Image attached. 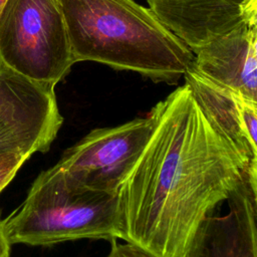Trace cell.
Masks as SVG:
<instances>
[{
    "mask_svg": "<svg viewBox=\"0 0 257 257\" xmlns=\"http://www.w3.org/2000/svg\"><path fill=\"white\" fill-rule=\"evenodd\" d=\"M149 114L151 137L117 194L121 239L157 257H183L199 224L247 171L187 83Z\"/></svg>",
    "mask_w": 257,
    "mask_h": 257,
    "instance_id": "6da1fadb",
    "label": "cell"
},
{
    "mask_svg": "<svg viewBox=\"0 0 257 257\" xmlns=\"http://www.w3.org/2000/svg\"><path fill=\"white\" fill-rule=\"evenodd\" d=\"M74 63L95 61L174 83L194 62L191 49L134 0H59Z\"/></svg>",
    "mask_w": 257,
    "mask_h": 257,
    "instance_id": "7a4b0ae2",
    "label": "cell"
},
{
    "mask_svg": "<svg viewBox=\"0 0 257 257\" xmlns=\"http://www.w3.org/2000/svg\"><path fill=\"white\" fill-rule=\"evenodd\" d=\"M11 245L50 246L78 239H121L117 194L87 189L56 164L32 183L22 205L3 220Z\"/></svg>",
    "mask_w": 257,
    "mask_h": 257,
    "instance_id": "3957f363",
    "label": "cell"
},
{
    "mask_svg": "<svg viewBox=\"0 0 257 257\" xmlns=\"http://www.w3.org/2000/svg\"><path fill=\"white\" fill-rule=\"evenodd\" d=\"M0 61L55 86L74 64L59 0H6L0 8Z\"/></svg>",
    "mask_w": 257,
    "mask_h": 257,
    "instance_id": "277c9868",
    "label": "cell"
},
{
    "mask_svg": "<svg viewBox=\"0 0 257 257\" xmlns=\"http://www.w3.org/2000/svg\"><path fill=\"white\" fill-rule=\"evenodd\" d=\"M154 127L150 114L117 126L95 128L68 148L56 165L75 183L118 194Z\"/></svg>",
    "mask_w": 257,
    "mask_h": 257,
    "instance_id": "5b68a950",
    "label": "cell"
},
{
    "mask_svg": "<svg viewBox=\"0 0 257 257\" xmlns=\"http://www.w3.org/2000/svg\"><path fill=\"white\" fill-rule=\"evenodd\" d=\"M185 83L205 117L257 178V101L211 80L192 64Z\"/></svg>",
    "mask_w": 257,
    "mask_h": 257,
    "instance_id": "8992f818",
    "label": "cell"
},
{
    "mask_svg": "<svg viewBox=\"0 0 257 257\" xmlns=\"http://www.w3.org/2000/svg\"><path fill=\"white\" fill-rule=\"evenodd\" d=\"M224 215L206 216L183 257H257V185L244 176Z\"/></svg>",
    "mask_w": 257,
    "mask_h": 257,
    "instance_id": "52a82bcc",
    "label": "cell"
},
{
    "mask_svg": "<svg viewBox=\"0 0 257 257\" xmlns=\"http://www.w3.org/2000/svg\"><path fill=\"white\" fill-rule=\"evenodd\" d=\"M149 9L194 53L242 22H257V0H147Z\"/></svg>",
    "mask_w": 257,
    "mask_h": 257,
    "instance_id": "ba28073f",
    "label": "cell"
},
{
    "mask_svg": "<svg viewBox=\"0 0 257 257\" xmlns=\"http://www.w3.org/2000/svg\"><path fill=\"white\" fill-rule=\"evenodd\" d=\"M194 66L211 80L257 101V22H242L194 52Z\"/></svg>",
    "mask_w": 257,
    "mask_h": 257,
    "instance_id": "9c48e42d",
    "label": "cell"
},
{
    "mask_svg": "<svg viewBox=\"0 0 257 257\" xmlns=\"http://www.w3.org/2000/svg\"><path fill=\"white\" fill-rule=\"evenodd\" d=\"M63 122L58 105L32 112L0 116V154L49 150Z\"/></svg>",
    "mask_w": 257,
    "mask_h": 257,
    "instance_id": "30bf717a",
    "label": "cell"
},
{
    "mask_svg": "<svg viewBox=\"0 0 257 257\" xmlns=\"http://www.w3.org/2000/svg\"><path fill=\"white\" fill-rule=\"evenodd\" d=\"M54 87L31 80L0 61V116L22 114L56 106Z\"/></svg>",
    "mask_w": 257,
    "mask_h": 257,
    "instance_id": "8fae6325",
    "label": "cell"
},
{
    "mask_svg": "<svg viewBox=\"0 0 257 257\" xmlns=\"http://www.w3.org/2000/svg\"><path fill=\"white\" fill-rule=\"evenodd\" d=\"M32 155L26 152L0 154V193L15 177L18 170Z\"/></svg>",
    "mask_w": 257,
    "mask_h": 257,
    "instance_id": "7c38bea8",
    "label": "cell"
},
{
    "mask_svg": "<svg viewBox=\"0 0 257 257\" xmlns=\"http://www.w3.org/2000/svg\"><path fill=\"white\" fill-rule=\"evenodd\" d=\"M106 257H157L144 248L126 242L125 244H119L116 240L111 241V249Z\"/></svg>",
    "mask_w": 257,
    "mask_h": 257,
    "instance_id": "4fadbf2b",
    "label": "cell"
},
{
    "mask_svg": "<svg viewBox=\"0 0 257 257\" xmlns=\"http://www.w3.org/2000/svg\"><path fill=\"white\" fill-rule=\"evenodd\" d=\"M11 244L5 234L3 220L0 219V257H9Z\"/></svg>",
    "mask_w": 257,
    "mask_h": 257,
    "instance_id": "5bb4252c",
    "label": "cell"
},
{
    "mask_svg": "<svg viewBox=\"0 0 257 257\" xmlns=\"http://www.w3.org/2000/svg\"><path fill=\"white\" fill-rule=\"evenodd\" d=\"M5 1H6V0H0V8H1V6L3 5V3H4Z\"/></svg>",
    "mask_w": 257,
    "mask_h": 257,
    "instance_id": "9a60e30c",
    "label": "cell"
}]
</instances>
